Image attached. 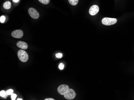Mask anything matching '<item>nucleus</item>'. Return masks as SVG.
<instances>
[{
    "label": "nucleus",
    "instance_id": "f257e3e1",
    "mask_svg": "<svg viewBox=\"0 0 134 100\" xmlns=\"http://www.w3.org/2000/svg\"><path fill=\"white\" fill-rule=\"evenodd\" d=\"M18 58L23 62H26L29 59V56L27 53L23 50H20L18 51L17 53Z\"/></svg>",
    "mask_w": 134,
    "mask_h": 100
},
{
    "label": "nucleus",
    "instance_id": "f03ea898",
    "mask_svg": "<svg viewBox=\"0 0 134 100\" xmlns=\"http://www.w3.org/2000/svg\"><path fill=\"white\" fill-rule=\"evenodd\" d=\"M117 22V20L116 18H104L102 20V24L106 26L112 25L115 24Z\"/></svg>",
    "mask_w": 134,
    "mask_h": 100
},
{
    "label": "nucleus",
    "instance_id": "7ed1b4c3",
    "mask_svg": "<svg viewBox=\"0 0 134 100\" xmlns=\"http://www.w3.org/2000/svg\"><path fill=\"white\" fill-rule=\"evenodd\" d=\"M64 97L66 99L68 100H72L75 98L76 96L75 92L73 89H69L68 91H67L65 94L64 95Z\"/></svg>",
    "mask_w": 134,
    "mask_h": 100
},
{
    "label": "nucleus",
    "instance_id": "20e7f679",
    "mask_svg": "<svg viewBox=\"0 0 134 100\" xmlns=\"http://www.w3.org/2000/svg\"><path fill=\"white\" fill-rule=\"evenodd\" d=\"M28 12H29V15L31 16L32 18L36 19H38L39 16V14L37 11L36 9L33 8H30L28 10Z\"/></svg>",
    "mask_w": 134,
    "mask_h": 100
},
{
    "label": "nucleus",
    "instance_id": "39448f33",
    "mask_svg": "<svg viewBox=\"0 0 134 100\" xmlns=\"http://www.w3.org/2000/svg\"><path fill=\"white\" fill-rule=\"evenodd\" d=\"M69 89L68 86L66 85H61L57 88V91L61 95H64Z\"/></svg>",
    "mask_w": 134,
    "mask_h": 100
},
{
    "label": "nucleus",
    "instance_id": "423d86ee",
    "mask_svg": "<svg viewBox=\"0 0 134 100\" xmlns=\"http://www.w3.org/2000/svg\"><path fill=\"white\" fill-rule=\"evenodd\" d=\"M99 11V8L98 5H92L89 9V14L92 16L95 15L98 13Z\"/></svg>",
    "mask_w": 134,
    "mask_h": 100
},
{
    "label": "nucleus",
    "instance_id": "0eeeda50",
    "mask_svg": "<svg viewBox=\"0 0 134 100\" xmlns=\"http://www.w3.org/2000/svg\"><path fill=\"white\" fill-rule=\"evenodd\" d=\"M23 33L20 30H17L14 31L11 33L12 36L15 38H20L23 37Z\"/></svg>",
    "mask_w": 134,
    "mask_h": 100
},
{
    "label": "nucleus",
    "instance_id": "6e6552de",
    "mask_svg": "<svg viewBox=\"0 0 134 100\" xmlns=\"http://www.w3.org/2000/svg\"><path fill=\"white\" fill-rule=\"evenodd\" d=\"M16 46L22 50H26L28 48L27 44L23 41H18L16 44Z\"/></svg>",
    "mask_w": 134,
    "mask_h": 100
},
{
    "label": "nucleus",
    "instance_id": "1a4fd4ad",
    "mask_svg": "<svg viewBox=\"0 0 134 100\" xmlns=\"http://www.w3.org/2000/svg\"><path fill=\"white\" fill-rule=\"evenodd\" d=\"M3 6L4 9L6 10L10 9L11 7V3L10 1H6L4 3Z\"/></svg>",
    "mask_w": 134,
    "mask_h": 100
},
{
    "label": "nucleus",
    "instance_id": "9d476101",
    "mask_svg": "<svg viewBox=\"0 0 134 100\" xmlns=\"http://www.w3.org/2000/svg\"><path fill=\"white\" fill-rule=\"evenodd\" d=\"M79 0H68V2L70 4L73 6L77 5L78 2Z\"/></svg>",
    "mask_w": 134,
    "mask_h": 100
},
{
    "label": "nucleus",
    "instance_id": "9b49d317",
    "mask_svg": "<svg viewBox=\"0 0 134 100\" xmlns=\"http://www.w3.org/2000/svg\"><path fill=\"white\" fill-rule=\"evenodd\" d=\"M41 3L44 4H47L49 3L50 0H38Z\"/></svg>",
    "mask_w": 134,
    "mask_h": 100
},
{
    "label": "nucleus",
    "instance_id": "f8f14e48",
    "mask_svg": "<svg viewBox=\"0 0 134 100\" xmlns=\"http://www.w3.org/2000/svg\"><path fill=\"white\" fill-rule=\"evenodd\" d=\"M5 20H6V18L4 16H1L0 17V22H1V23H3L5 22Z\"/></svg>",
    "mask_w": 134,
    "mask_h": 100
},
{
    "label": "nucleus",
    "instance_id": "ddd939ff",
    "mask_svg": "<svg viewBox=\"0 0 134 100\" xmlns=\"http://www.w3.org/2000/svg\"><path fill=\"white\" fill-rule=\"evenodd\" d=\"M13 93V90L12 89H8L6 91V94L7 95H11Z\"/></svg>",
    "mask_w": 134,
    "mask_h": 100
},
{
    "label": "nucleus",
    "instance_id": "4468645a",
    "mask_svg": "<svg viewBox=\"0 0 134 100\" xmlns=\"http://www.w3.org/2000/svg\"><path fill=\"white\" fill-rule=\"evenodd\" d=\"M6 95V92L4 91H1L0 92V96L1 97H4Z\"/></svg>",
    "mask_w": 134,
    "mask_h": 100
},
{
    "label": "nucleus",
    "instance_id": "2eb2a0df",
    "mask_svg": "<svg viewBox=\"0 0 134 100\" xmlns=\"http://www.w3.org/2000/svg\"><path fill=\"white\" fill-rule=\"evenodd\" d=\"M55 56L58 58H61L63 57V55L61 53H58L55 54Z\"/></svg>",
    "mask_w": 134,
    "mask_h": 100
},
{
    "label": "nucleus",
    "instance_id": "dca6fc26",
    "mask_svg": "<svg viewBox=\"0 0 134 100\" xmlns=\"http://www.w3.org/2000/svg\"><path fill=\"white\" fill-rule=\"evenodd\" d=\"M64 65L63 63H61L59 65V68L60 70L63 69H64Z\"/></svg>",
    "mask_w": 134,
    "mask_h": 100
},
{
    "label": "nucleus",
    "instance_id": "f3484780",
    "mask_svg": "<svg viewBox=\"0 0 134 100\" xmlns=\"http://www.w3.org/2000/svg\"><path fill=\"white\" fill-rule=\"evenodd\" d=\"M16 97H17V95H16V94H14V93H12L11 95V97L12 100H15Z\"/></svg>",
    "mask_w": 134,
    "mask_h": 100
},
{
    "label": "nucleus",
    "instance_id": "a211bd4d",
    "mask_svg": "<svg viewBox=\"0 0 134 100\" xmlns=\"http://www.w3.org/2000/svg\"><path fill=\"white\" fill-rule=\"evenodd\" d=\"M12 0L14 3H17L18 2V1H19V0Z\"/></svg>",
    "mask_w": 134,
    "mask_h": 100
},
{
    "label": "nucleus",
    "instance_id": "6ab92c4d",
    "mask_svg": "<svg viewBox=\"0 0 134 100\" xmlns=\"http://www.w3.org/2000/svg\"><path fill=\"white\" fill-rule=\"evenodd\" d=\"M55 99H52V98H47L45 99V100H54Z\"/></svg>",
    "mask_w": 134,
    "mask_h": 100
},
{
    "label": "nucleus",
    "instance_id": "aec40b11",
    "mask_svg": "<svg viewBox=\"0 0 134 100\" xmlns=\"http://www.w3.org/2000/svg\"><path fill=\"white\" fill-rule=\"evenodd\" d=\"M17 100H23V99H17Z\"/></svg>",
    "mask_w": 134,
    "mask_h": 100
}]
</instances>
